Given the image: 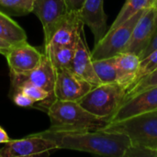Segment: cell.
I'll return each instance as SVG.
<instances>
[{
    "instance_id": "obj_1",
    "label": "cell",
    "mask_w": 157,
    "mask_h": 157,
    "mask_svg": "<svg viewBox=\"0 0 157 157\" xmlns=\"http://www.w3.org/2000/svg\"><path fill=\"white\" fill-rule=\"evenodd\" d=\"M38 133L53 141L58 150L80 151L101 156L124 157L127 148L131 145V141L125 134L102 130L86 132H52L46 130Z\"/></svg>"
},
{
    "instance_id": "obj_2",
    "label": "cell",
    "mask_w": 157,
    "mask_h": 157,
    "mask_svg": "<svg viewBox=\"0 0 157 157\" xmlns=\"http://www.w3.org/2000/svg\"><path fill=\"white\" fill-rule=\"evenodd\" d=\"M51 125L48 130L52 132H86L99 131L106 128L110 121L98 117L77 101L56 99L47 110Z\"/></svg>"
},
{
    "instance_id": "obj_3",
    "label": "cell",
    "mask_w": 157,
    "mask_h": 157,
    "mask_svg": "<svg viewBox=\"0 0 157 157\" xmlns=\"http://www.w3.org/2000/svg\"><path fill=\"white\" fill-rule=\"evenodd\" d=\"M102 131L123 133L129 137L132 144H141L157 149V111L110 122Z\"/></svg>"
},
{
    "instance_id": "obj_4",
    "label": "cell",
    "mask_w": 157,
    "mask_h": 157,
    "mask_svg": "<svg viewBox=\"0 0 157 157\" xmlns=\"http://www.w3.org/2000/svg\"><path fill=\"white\" fill-rule=\"evenodd\" d=\"M125 96L126 90L118 83L100 84L77 102L90 113L110 121L111 117L123 103Z\"/></svg>"
},
{
    "instance_id": "obj_5",
    "label": "cell",
    "mask_w": 157,
    "mask_h": 157,
    "mask_svg": "<svg viewBox=\"0 0 157 157\" xmlns=\"http://www.w3.org/2000/svg\"><path fill=\"white\" fill-rule=\"evenodd\" d=\"M146 9L138 12L112 30L107 31L104 38L95 44V48L91 52L92 60L115 57L123 52L131 40L136 23Z\"/></svg>"
},
{
    "instance_id": "obj_6",
    "label": "cell",
    "mask_w": 157,
    "mask_h": 157,
    "mask_svg": "<svg viewBox=\"0 0 157 157\" xmlns=\"http://www.w3.org/2000/svg\"><path fill=\"white\" fill-rule=\"evenodd\" d=\"M11 92L15 93L20 86L31 84L41 87L47 91L51 98L55 101V82H56V69L52 63L48 55L43 52V55L40 64L31 71L22 74H10Z\"/></svg>"
},
{
    "instance_id": "obj_7",
    "label": "cell",
    "mask_w": 157,
    "mask_h": 157,
    "mask_svg": "<svg viewBox=\"0 0 157 157\" xmlns=\"http://www.w3.org/2000/svg\"><path fill=\"white\" fill-rule=\"evenodd\" d=\"M52 150H58L56 144L39 133L18 140H10L0 149V157H29L44 155Z\"/></svg>"
},
{
    "instance_id": "obj_8",
    "label": "cell",
    "mask_w": 157,
    "mask_h": 157,
    "mask_svg": "<svg viewBox=\"0 0 157 157\" xmlns=\"http://www.w3.org/2000/svg\"><path fill=\"white\" fill-rule=\"evenodd\" d=\"M84 26L77 12L67 11L44 37V48L75 45Z\"/></svg>"
},
{
    "instance_id": "obj_9",
    "label": "cell",
    "mask_w": 157,
    "mask_h": 157,
    "mask_svg": "<svg viewBox=\"0 0 157 157\" xmlns=\"http://www.w3.org/2000/svg\"><path fill=\"white\" fill-rule=\"evenodd\" d=\"M94 86L69 68L56 70L55 97L65 101H78Z\"/></svg>"
},
{
    "instance_id": "obj_10",
    "label": "cell",
    "mask_w": 157,
    "mask_h": 157,
    "mask_svg": "<svg viewBox=\"0 0 157 157\" xmlns=\"http://www.w3.org/2000/svg\"><path fill=\"white\" fill-rule=\"evenodd\" d=\"M152 111H157V86L143 90L126 99L111 117L110 122Z\"/></svg>"
},
{
    "instance_id": "obj_11",
    "label": "cell",
    "mask_w": 157,
    "mask_h": 157,
    "mask_svg": "<svg viewBox=\"0 0 157 157\" xmlns=\"http://www.w3.org/2000/svg\"><path fill=\"white\" fill-rule=\"evenodd\" d=\"M43 52L30 45L28 41L13 45L6 53L10 74H22L36 68L42 58Z\"/></svg>"
},
{
    "instance_id": "obj_12",
    "label": "cell",
    "mask_w": 157,
    "mask_h": 157,
    "mask_svg": "<svg viewBox=\"0 0 157 157\" xmlns=\"http://www.w3.org/2000/svg\"><path fill=\"white\" fill-rule=\"evenodd\" d=\"M156 27L157 8L152 6L148 7L139 18L124 52L135 53L140 57L141 53L149 44Z\"/></svg>"
},
{
    "instance_id": "obj_13",
    "label": "cell",
    "mask_w": 157,
    "mask_h": 157,
    "mask_svg": "<svg viewBox=\"0 0 157 157\" xmlns=\"http://www.w3.org/2000/svg\"><path fill=\"white\" fill-rule=\"evenodd\" d=\"M70 69L75 75L90 83L94 87L101 84L93 66L91 52L87 47L84 34V27L81 29L78 35L77 42L75 44V56Z\"/></svg>"
},
{
    "instance_id": "obj_14",
    "label": "cell",
    "mask_w": 157,
    "mask_h": 157,
    "mask_svg": "<svg viewBox=\"0 0 157 157\" xmlns=\"http://www.w3.org/2000/svg\"><path fill=\"white\" fill-rule=\"evenodd\" d=\"M78 15L83 24L87 26L93 33L95 44H97L104 38L108 31L104 0H86Z\"/></svg>"
},
{
    "instance_id": "obj_15",
    "label": "cell",
    "mask_w": 157,
    "mask_h": 157,
    "mask_svg": "<svg viewBox=\"0 0 157 157\" xmlns=\"http://www.w3.org/2000/svg\"><path fill=\"white\" fill-rule=\"evenodd\" d=\"M67 12L64 0H34L33 10L40 19L44 37H46L53 26Z\"/></svg>"
},
{
    "instance_id": "obj_16",
    "label": "cell",
    "mask_w": 157,
    "mask_h": 157,
    "mask_svg": "<svg viewBox=\"0 0 157 157\" xmlns=\"http://www.w3.org/2000/svg\"><path fill=\"white\" fill-rule=\"evenodd\" d=\"M117 69V83L125 90L132 84L138 73L141 59L132 52H121L115 56Z\"/></svg>"
},
{
    "instance_id": "obj_17",
    "label": "cell",
    "mask_w": 157,
    "mask_h": 157,
    "mask_svg": "<svg viewBox=\"0 0 157 157\" xmlns=\"http://www.w3.org/2000/svg\"><path fill=\"white\" fill-rule=\"evenodd\" d=\"M0 38L13 45L28 41L25 30L10 17L0 10Z\"/></svg>"
},
{
    "instance_id": "obj_18",
    "label": "cell",
    "mask_w": 157,
    "mask_h": 157,
    "mask_svg": "<svg viewBox=\"0 0 157 157\" xmlns=\"http://www.w3.org/2000/svg\"><path fill=\"white\" fill-rule=\"evenodd\" d=\"M43 52L48 55L56 70L63 68L70 69L75 56V45L44 48Z\"/></svg>"
},
{
    "instance_id": "obj_19",
    "label": "cell",
    "mask_w": 157,
    "mask_h": 157,
    "mask_svg": "<svg viewBox=\"0 0 157 157\" xmlns=\"http://www.w3.org/2000/svg\"><path fill=\"white\" fill-rule=\"evenodd\" d=\"M93 66L101 84L117 83V69L115 57L94 60Z\"/></svg>"
},
{
    "instance_id": "obj_20",
    "label": "cell",
    "mask_w": 157,
    "mask_h": 157,
    "mask_svg": "<svg viewBox=\"0 0 157 157\" xmlns=\"http://www.w3.org/2000/svg\"><path fill=\"white\" fill-rule=\"evenodd\" d=\"M150 6H152L150 0H126L125 4L121 7L120 13L118 14L116 19L114 20L109 30H112L113 29L119 27L138 12L146 9Z\"/></svg>"
},
{
    "instance_id": "obj_21",
    "label": "cell",
    "mask_w": 157,
    "mask_h": 157,
    "mask_svg": "<svg viewBox=\"0 0 157 157\" xmlns=\"http://www.w3.org/2000/svg\"><path fill=\"white\" fill-rule=\"evenodd\" d=\"M34 0H0V10L9 16H25L32 13Z\"/></svg>"
},
{
    "instance_id": "obj_22",
    "label": "cell",
    "mask_w": 157,
    "mask_h": 157,
    "mask_svg": "<svg viewBox=\"0 0 157 157\" xmlns=\"http://www.w3.org/2000/svg\"><path fill=\"white\" fill-rule=\"evenodd\" d=\"M157 68V50L155 52H153L152 53H150L147 57L144 58L141 60V63H140V67L138 70V73L135 76L134 81L132 82V84L127 88L126 92L131 89L132 86H134L143 77H144L145 75H147L148 74L152 73L153 71H155Z\"/></svg>"
},
{
    "instance_id": "obj_23",
    "label": "cell",
    "mask_w": 157,
    "mask_h": 157,
    "mask_svg": "<svg viewBox=\"0 0 157 157\" xmlns=\"http://www.w3.org/2000/svg\"><path fill=\"white\" fill-rule=\"evenodd\" d=\"M155 86H157V68L152 73H150L147 75H145L144 77H143L134 86H132L131 89H129L126 92L124 101L126 99L130 98L131 97H132L133 95H135L143 90H145L147 88Z\"/></svg>"
},
{
    "instance_id": "obj_24",
    "label": "cell",
    "mask_w": 157,
    "mask_h": 157,
    "mask_svg": "<svg viewBox=\"0 0 157 157\" xmlns=\"http://www.w3.org/2000/svg\"><path fill=\"white\" fill-rule=\"evenodd\" d=\"M124 157H157V149L131 144L125 152Z\"/></svg>"
},
{
    "instance_id": "obj_25",
    "label": "cell",
    "mask_w": 157,
    "mask_h": 157,
    "mask_svg": "<svg viewBox=\"0 0 157 157\" xmlns=\"http://www.w3.org/2000/svg\"><path fill=\"white\" fill-rule=\"evenodd\" d=\"M11 96H12L13 102L17 106H18V107H21V108H29V107H32L35 104V101L33 99H31L29 97H28L22 91H17V92L12 94Z\"/></svg>"
},
{
    "instance_id": "obj_26",
    "label": "cell",
    "mask_w": 157,
    "mask_h": 157,
    "mask_svg": "<svg viewBox=\"0 0 157 157\" xmlns=\"http://www.w3.org/2000/svg\"><path fill=\"white\" fill-rule=\"evenodd\" d=\"M155 50H157V27L155 30V33L149 42V44L146 46V48L144 50V52L141 53L140 55V59H144L145 57H147L150 53H152L153 52H155Z\"/></svg>"
},
{
    "instance_id": "obj_27",
    "label": "cell",
    "mask_w": 157,
    "mask_h": 157,
    "mask_svg": "<svg viewBox=\"0 0 157 157\" xmlns=\"http://www.w3.org/2000/svg\"><path fill=\"white\" fill-rule=\"evenodd\" d=\"M64 2L67 11L78 13L82 9L86 0H64Z\"/></svg>"
},
{
    "instance_id": "obj_28",
    "label": "cell",
    "mask_w": 157,
    "mask_h": 157,
    "mask_svg": "<svg viewBox=\"0 0 157 157\" xmlns=\"http://www.w3.org/2000/svg\"><path fill=\"white\" fill-rule=\"evenodd\" d=\"M13 46V44H11L10 42L3 40L0 38V54L5 55V53Z\"/></svg>"
},
{
    "instance_id": "obj_29",
    "label": "cell",
    "mask_w": 157,
    "mask_h": 157,
    "mask_svg": "<svg viewBox=\"0 0 157 157\" xmlns=\"http://www.w3.org/2000/svg\"><path fill=\"white\" fill-rule=\"evenodd\" d=\"M9 141H10V139H9L6 132L0 126V144H6Z\"/></svg>"
},
{
    "instance_id": "obj_30",
    "label": "cell",
    "mask_w": 157,
    "mask_h": 157,
    "mask_svg": "<svg viewBox=\"0 0 157 157\" xmlns=\"http://www.w3.org/2000/svg\"><path fill=\"white\" fill-rule=\"evenodd\" d=\"M155 0H150V3H151V6H153V5L155 4Z\"/></svg>"
},
{
    "instance_id": "obj_31",
    "label": "cell",
    "mask_w": 157,
    "mask_h": 157,
    "mask_svg": "<svg viewBox=\"0 0 157 157\" xmlns=\"http://www.w3.org/2000/svg\"><path fill=\"white\" fill-rule=\"evenodd\" d=\"M153 6H154L155 7H156V8H157V0H155V4H154Z\"/></svg>"
}]
</instances>
